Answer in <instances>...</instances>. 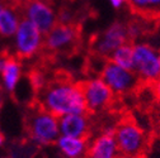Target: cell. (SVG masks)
Listing matches in <instances>:
<instances>
[{"mask_svg": "<svg viewBox=\"0 0 160 158\" xmlns=\"http://www.w3.org/2000/svg\"><path fill=\"white\" fill-rule=\"evenodd\" d=\"M38 104L57 118L68 114L87 113L82 86L70 80H57L47 84L39 91Z\"/></svg>", "mask_w": 160, "mask_h": 158, "instance_id": "obj_1", "label": "cell"}, {"mask_svg": "<svg viewBox=\"0 0 160 158\" xmlns=\"http://www.w3.org/2000/svg\"><path fill=\"white\" fill-rule=\"evenodd\" d=\"M27 129L32 144L38 147L52 146L60 137L58 118L41 106L28 114Z\"/></svg>", "mask_w": 160, "mask_h": 158, "instance_id": "obj_2", "label": "cell"}, {"mask_svg": "<svg viewBox=\"0 0 160 158\" xmlns=\"http://www.w3.org/2000/svg\"><path fill=\"white\" fill-rule=\"evenodd\" d=\"M114 138L119 153L141 158L150 143L146 132L133 120L125 119L114 127Z\"/></svg>", "mask_w": 160, "mask_h": 158, "instance_id": "obj_3", "label": "cell"}, {"mask_svg": "<svg viewBox=\"0 0 160 158\" xmlns=\"http://www.w3.org/2000/svg\"><path fill=\"white\" fill-rule=\"evenodd\" d=\"M140 81L154 84L160 78V53L146 42L133 43V68Z\"/></svg>", "mask_w": 160, "mask_h": 158, "instance_id": "obj_4", "label": "cell"}, {"mask_svg": "<svg viewBox=\"0 0 160 158\" xmlns=\"http://www.w3.org/2000/svg\"><path fill=\"white\" fill-rule=\"evenodd\" d=\"M14 53L21 58H32L41 52L45 46V34L31 22L22 19L12 38Z\"/></svg>", "mask_w": 160, "mask_h": 158, "instance_id": "obj_5", "label": "cell"}, {"mask_svg": "<svg viewBox=\"0 0 160 158\" xmlns=\"http://www.w3.org/2000/svg\"><path fill=\"white\" fill-rule=\"evenodd\" d=\"M80 86H82L83 90L87 111L90 113L103 111L107 108H109L114 100V92L104 82V80L101 76L90 77Z\"/></svg>", "mask_w": 160, "mask_h": 158, "instance_id": "obj_6", "label": "cell"}, {"mask_svg": "<svg viewBox=\"0 0 160 158\" xmlns=\"http://www.w3.org/2000/svg\"><path fill=\"white\" fill-rule=\"evenodd\" d=\"M22 16L43 34L48 33L58 23L57 10L50 2L43 0H27L22 9Z\"/></svg>", "mask_w": 160, "mask_h": 158, "instance_id": "obj_7", "label": "cell"}, {"mask_svg": "<svg viewBox=\"0 0 160 158\" xmlns=\"http://www.w3.org/2000/svg\"><path fill=\"white\" fill-rule=\"evenodd\" d=\"M101 77L111 87L114 95H123L132 91L138 85V78L132 70L123 68L112 61L104 62L101 70Z\"/></svg>", "mask_w": 160, "mask_h": 158, "instance_id": "obj_8", "label": "cell"}, {"mask_svg": "<svg viewBox=\"0 0 160 158\" xmlns=\"http://www.w3.org/2000/svg\"><path fill=\"white\" fill-rule=\"evenodd\" d=\"M128 42L126 24L113 22L103 32H101L93 42V51L102 58H109L111 54L119 47Z\"/></svg>", "mask_w": 160, "mask_h": 158, "instance_id": "obj_9", "label": "cell"}, {"mask_svg": "<svg viewBox=\"0 0 160 158\" xmlns=\"http://www.w3.org/2000/svg\"><path fill=\"white\" fill-rule=\"evenodd\" d=\"M79 39V32L74 24L57 23L45 34V47L51 52H65L71 49Z\"/></svg>", "mask_w": 160, "mask_h": 158, "instance_id": "obj_10", "label": "cell"}, {"mask_svg": "<svg viewBox=\"0 0 160 158\" xmlns=\"http://www.w3.org/2000/svg\"><path fill=\"white\" fill-rule=\"evenodd\" d=\"M113 132L114 127L108 128L90 139L87 158H117L121 154Z\"/></svg>", "mask_w": 160, "mask_h": 158, "instance_id": "obj_11", "label": "cell"}, {"mask_svg": "<svg viewBox=\"0 0 160 158\" xmlns=\"http://www.w3.org/2000/svg\"><path fill=\"white\" fill-rule=\"evenodd\" d=\"M90 125H92V122L87 113L68 114L58 118L60 135L88 138L90 134Z\"/></svg>", "mask_w": 160, "mask_h": 158, "instance_id": "obj_12", "label": "cell"}, {"mask_svg": "<svg viewBox=\"0 0 160 158\" xmlns=\"http://www.w3.org/2000/svg\"><path fill=\"white\" fill-rule=\"evenodd\" d=\"M53 146L61 158H87L89 139L60 135Z\"/></svg>", "mask_w": 160, "mask_h": 158, "instance_id": "obj_13", "label": "cell"}, {"mask_svg": "<svg viewBox=\"0 0 160 158\" xmlns=\"http://www.w3.org/2000/svg\"><path fill=\"white\" fill-rule=\"evenodd\" d=\"M23 77V66L22 62L14 57H8L7 63L0 73V85L3 90L8 94L17 91L19 84Z\"/></svg>", "mask_w": 160, "mask_h": 158, "instance_id": "obj_14", "label": "cell"}, {"mask_svg": "<svg viewBox=\"0 0 160 158\" xmlns=\"http://www.w3.org/2000/svg\"><path fill=\"white\" fill-rule=\"evenodd\" d=\"M22 14L14 5L7 4L0 13V38H13L19 24L22 22Z\"/></svg>", "mask_w": 160, "mask_h": 158, "instance_id": "obj_15", "label": "cell"}, {"mask_svg": "<svg viewBox=\"0 0 160 158\" xmlns=\"http://www.w3.org/2000/svg\"><path fill=\"white\" fill-rule=\"evenodd\" d=\"M130 9L142 18L160 16V0H127Z\"/></svg>", "mask_w": 160, "mask_h": 158, "instance_id": "obj_16", "label": "cell"}, {"mask_svg": "<svg viewBox=\"0 0 160 158\" xmlns=\"http://www.w3.org/2000/svg\"><path fill=\"white\" fill-rule=\"evenodd\" d=\"M109 61L121 66L127 70L133 68V44L126 42L125 44L119 46L109 57Z\"/></svg>", "mask_w": 160, "mask_h": 158, "instance_id": "obj_17", "label": "cell"}, {"mask_svg": "<svg viewBox=\"0 0 160 158\" xmlns=\"http://www.w3.org/2000/svg\"><path fill=\"white\" fill-rule=\"evenodd\" d=\"M126 29H127V34H128V39H138L144 34V27L138 21L135 22H130L128 24H126Z\"/></svg>", "mask_w": 160, "mask_h": 158, "instance_id": "obj_18", "label": "cell"}, {"mask_svg": "<svg viewBox=\"0 0 160 158\" xmlns=\"http://www.w3.org/2000/svg\"><path fill=\"white\" fill-rule=\"evenodd\" d=\"M29 82H31L32 87H33L34 90H37V91L43 90V89L46 87V85H47V81H46L45 75H43L42 72H39V71H36V72H33V73L31 75Z\"/></svg>", "mask_w": 160, "mask_h": 158, "instance_id": "obj_19", "label": "cell"}, {"mask_svg": "<svg viewBox=\"0 0 160 158\" xmlns=\"http://www.w3.org/2000/svg\"><path fill=\"white\" fill-rule=\"evenodd\" d=\"M141 158H160V138H155L149 143L148 149Z\"/></svg>", "mask_w": 160, "mask_h": 158, "instance_id": "obj_20", "label": "cell"}, {"mask_svg": "<svg viewBox=\"0 0 160 158\" xmlns=\"http://www.w3.org/2000/svg\"><path fill=\"white\" fill-rule=\"evenodd\" d=\"M74 13L69 8H62L57 12V22L62 24H72Z\"/></svg>", "mask_w": 160, "mask_h": 158, "instance_id": "obj_21", "label": "cell"}, {"mask_svg": "<svg viewBox=\"0 0 160 158\" xmlns=\"http://www.w3.org/2000/svg\"><path fill=\"white\" fill-rule=\"evenodd\" d=\"M108 3L113 9L119 10V9H122L125 5H127V0H108Z\"/></svg>", "mask_w": 160, "mask_h": 158, "instance_id": "obj_22", "label": "cell"}, {"mask_svg": "<svg viewBox=\"0 0 160 158\" xmlns=\"http://www.w3.org/2000/svg\"><path fill=\"white\" fill-rule=\"evenodd\" d=\"M152 91H154L155 96L160 100V78H159L158 81H155V82L152 84Z\"/></svg>", "mask_w": 160, "mask_h": 158, "instance_id": "obj_23", "label": "cell"}, {"mask_svg": "<svg viewBox=\"0 0 160 158\" xmlns=\"http://www.w3.org/2000/svg\"><path fill=\"white\" fill-rule=\"evenodd\" d=\"M7 60H8V57L5 54H0V73H2V71L7 63Z\"/></svg>", "mask_w": 160, "mask_h": 158, "instance_id": "obj_24", "label": "cell"}, {"mask_svg": "<svg viewBox=\"0 0 160 158\" xmlns=\"http://www.w3.org/2000/svg\"><path fill=\"white\" fill-rule=\"evenodd\" d=\"M4 144H5V138H4L3 133L0 132V148H3V147H4Z\"/></svg>", "mask_w": 160, "mask_h": 158, "instance_id": "obj_25", "label": "cell"}, {"mask_svg": "<svg viewBox=\"0 0 160 158\" xmlns=\"http://www.w3.org/2000/svg\"><path fill=\"white\" fill-rule=\"evenodd\" d=\"M3 105H4V97H3L2 94H0V111H2V109H3Z\"/></svg>", "mask_w": 160, "mask_h": 158, "instance_id": "obj_26", "label": "cell"}, {"mask_svg": "<svg viewBox=\"0 0 160 158\" xmlns=\"http://www.w3.org/2000/svg\"><path fill=\"white\" fill-rule=\"evenodd\" d=\"M5 5H7V3L4 2V0H0V13H2V10L4 9Z\"/></svg>", "mask_w": 160, "mask_h": 158, "instance_id": "obj_27", "label": "cell"}, {"mask_svg": "<svg viewBox=\"0 0 160 158\" xmlns=\"http://www.w3.org/2000/svg\"><path fill=\"white\" fill-rule=\"evenodd\" d=\"M117 158H138V157H131V156H125V154H119Z\"/></svg>", "mask_w": 160, "mask_h": 158, "instance_id": "obj_28", "label": "cell"}, {"mask_svg": "<svg viewBox=\"0 0 160 158\" xmlns=\"http://www.w3.org/2000/svg\"><path fill=\"white\" fill-rule=\"evenodd\" d=\"M43 2H50V3H51V2H52V0H43Z\"/></svg>", "mask_w": 160, "mask_h": 158, "instance_id": "obj_29", "label": "cell"}, {"mask_svg": "<svg viewBox=\"0 0 160 158\" xmlns=\"http://www.w3.org/2000/svg\"><path fill=\"white\" fill-rule=\"evenodd\" d=\"M0 158H3V157H2V156H0Z\"/></svg>", "mask_w": 160, "mask_h": 158, "instance_id": "obj_30", "label": "cell"}]
</instances>
